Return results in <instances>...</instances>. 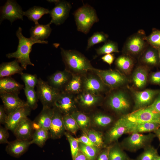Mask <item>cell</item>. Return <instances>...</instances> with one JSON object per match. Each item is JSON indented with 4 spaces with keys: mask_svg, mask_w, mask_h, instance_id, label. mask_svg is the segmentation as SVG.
<instances>
[{
    "mask_svg": "<svg viewBox=\"0 0 160 160\" xmlns=\"http://www.w3.org/2000/svg\"><path fill=\"white\" fill-rule=\"evenodd\" d=\"M31 144V140L17 139L9 142L6 146V151L10 155L18 158L25 153Z\"/></svg>",
    "mask_w": 160,
    "mask_h": 160,
    "instance_id": "603a6c76",
    "label": "cell"
},
{
    "mask_svg": "<svg viewBox=\"0 0 160 160\" xmlns=\"http://www.w3.org/2000/svg\"><path fill=\"white\" fill-rule=\"evenodd\" d=\"M7 129L1 126L0 127V144L8 143L9 133Z\"/></svg>",
    "mask_w": 160,
    "mask_h": 160,
    "instance_id": "f907efd6",
    "label": "cell"
},
{
    "mask_svg": "<svg viewBox=\"0 0 160 160\" xmlns=\"http://www.w3.org/2000/svg\"><path fill=\"white\" fill-rule=\"evenodd\" d=\"M63 120L65 130L76 135L80 128L71 114L63 115Z\"/></svg>",
    "mask_w": 160,
    "mask_h": 160,
    "instance_id": "7bdbcfd3",
    "label": "cell"
},
{
    "mask_svg": "<svg viewBox=\"0 0 160 160\" xmlns=\"http://www.w3.org/2000/svg\"><path fill=\"white\" fill-rule=\"evenodd\" d=\"M16 60L2 63L0 65V78L10 77L15 74H21L24 69Z\"/></svg>",
    "mask_w": 160,
    "mask_h": 160,
    "instance_id": "4316f807",
    "label": "cell"
},
{
    "mask_svg": "<svg viewBox=\"0 0 160 160\" xmlns=\"http://www.w3.org/2000/svg\"><path fill=\"white\" fill-rule=\"evenodd\" d=\"M111 145L103 148L99 153L97 160H109Z\"/></svg>",
    "mask_w": 160,
    "mask_h": 160,
    "instance_id": "681fc988",
    "label": "cell"
},
{
    "mask_svg": "<svg viewBox=\"0 0 160 160\" xmlns=\"http://www.w3.org/2000/svg\"><path fill=\"white\" fill-rule=\"evenodd\" d=\"M128 87L131 92L134 101L132 112L146 108L151 105L159 90V89H149L138 90L133 88L129 85Z\"/></svg>",
    "mask_w": 160,
    "mask_h": 160,
    "instance_id": "9c48e42d",
    "label": "cell"
},
{
    "mask_svg": "<svg viewBox=\"0 0 160 160\" xmlns=\"http://www.w3.org/2000/svg\"><path fill=\"white\" fill-rule=\"evenodd\" d=\"M21 78L24 82L25 87L34 88L38 82L39 79L37 76L35 74H31L23 72L21 74Z\"/></svg>",
    "mask_w": 160,
    "mask_h": 160,
    "instance_id": "f6af8a7d",
    "label": "cell"
},
{
    "mask_svg": "<svg viewBox=\"0 0 160 160\" xmlns=\"http://www.w3.org/2000/svg\"><path fill=\"white\" fill-rule=\"evenodd\" d=\"M32 122L28 117L21 121L13 132L17 139L29 140L32 137L33 130Z\"/></svg>",
    "mask_w": 160,
    "mask_h": 160,
    "instance_id": "d4e9b609",
    "label": "cell"
},
{
    "mask_svg": "<svg viewBox=\"0 0 160 160\" xmlns=\"http://www.w3.org/2000/svg\"><path fill=\"white\" fill-rule=\"evenodd\" d=\"M118 142L111 145L109 160H135L130 158Z\"/></svg>",
    "mask_w": 160,
    "mask_h": 160,
    "instance_id": "4dcf8cb0",
    "label": "cell"
},
{
    "mask_svg": "<svg viewBox=\"0 0 160 160\" xmlns=\"http://www.w3.org/2000/svg\"><path fill=\"white\" fill-rule=\"evenodd\" d=\"M73 160H88L86 157L79 151L77 155Z\"/></svg>",
    "mask_w": 160,
    "mask_h": 160,
    "instance_id": "11a10c76",
    "label": "cell"
},
{
    "mask_svg": "<svg viewBox=\"0 0 160 160\" xmlns=\"http://www.w3.org/2000/svg\"><path fill=\"white\" fill-rule=\"evenodd\" d=\"M82 87V82L80 76L72 74L64 91L71 94L77 93L80 92Z\"/></svg>",
    "mask_w": 160,
    "mask_h": 160,
    "instance_id": "d590c367",
    "label": "cell"
},
{
    "mask_svg": "<svg viewBox=\"0 0 160 160\" xmlns=\"http://www.w3.org/2000/svg\"><path fill=\"white\" fill-rule=\"evenodd\" d=\"M149 45L158 49H160V30L153 28L151 33L146 36Z\"/></svg>",
    "mask_w": 160,
    "mask_h": 160,
    "instance_id": "ee69618b",
    "label": "cell"
},
{
    "mask_svg": "<svg viewBox=\"0 0 160 160\" xmlns=\"http://www.w3.org/2000/svg\"><path fill=\"white\" fill-rule=\"evenodd\" d=\"M73 14L77 30L85 34L89 32L93 24L99 21L95 10L88 4H84Z\"/></svg>",
    "mask_w": 160,
    "mask_h": 160,
    "instance_id": "277c9868",
    "label": "cell"
},
{
    "mask_svg": "<svg viewBox=\"0 0 160 160\" xmlns=\"http://www.w3.org/2000/svg\"><path fill=\"white\" fill-rule=\"evenodd\" d=\"M128 134V128L124 125L118 119L104 135L105 145L107 146L118 142L119 138L122 135Z\"/></svg>",
    "mask_w": 160,
    "mask_h": 160,
    "instance_id": "ac0fdd59",
    "label": "cell"
},
{
    "mask_svg": "<svg viewBox=\"0 0 160 160\" xmlns=\"http://www.w3.org/2000/svg\"><path fill=\"white\" fill-rule=\"evenodd\" d=\"M158 52L159 60L160 63V49H158Z\"/></svg>",
    "mask_w": 160,
    "mask_h": 160,
    "instance_id": "6f0895ef",
    "label": "cell"
},
{
    "mask_svg": "<svg viewBox=\"0 0 160 160\" xmlns=\"http://www.w3.org/2000/svg\"><path fill=\"white\" fill-rule=\"evenodd\" d=\"M151 69L139 64L133 69L130 76V82L133 88L138 90H143L148 82V79Z\"/></svg>",
    "mask_w": 160,
    "mask_h": 160,
    "instance_id": "7c38bea8",
    "label": "cell"
},
{
    "mask_svg": "<svg viewBox=\"0 0 160 160\" xmlns=\"http://www.w3.org/2000/svg\"><path fill=\"white\" fill-rule=\"evenodd\" d=\"M49 23L47 24L42 25L39 23L32 27L30 30V37L38 41H44L49 36L52 31Z\"/></svg>",
    "mask_w": 160,
    "mask_h": 160,
    "instance_id": "83f0119b",
    "label": "cell"
},
{
    "mask_svg": "<svg viewBox=\"0 0 160 160\" xmlns=\"http://www.w3.org/2000/svg\"><path fill=\"white\" fill-rule=\"evenodd\" d=\"M26 101L28 106L31 109L34 110L37 107L38 97L36 91L34 88H29L25 87L23 88Z\"/></svg>",
    "mask_w": 160,
    "mask_h": 160,
    "instance_id": "ab89813d",
    "label": "cell"
},
{
    "mask_svg": "<svg viewBox=\"0 0 160 160\" xmlns=\"http://www.w3.org/2000/svg\"><path fill=\"white\" fill-rule=\"evenodd\" d=\"M128 86L111 90L107 93L105 100L106 105L117 116L118 119L133 111L134 101Z\"/></svg>",
    "mask_w": 160,
    "mask_h": 160,
    "instance_id": "6da1fadb",
    "label": "cell"
},
{
    "mask_svg": "<svg viewBox=\"0 0 160 160\" xmlns=\"http://www.w3.org/2000/svg\"><path fill=\"white\" fill-rule=\"evenodd\" d=\"M36 86L38 99L43 107H53L55 102L61 92L51 86L47 82L44 81L41 78L39 79Z\"/></svg>",
    "mask_w": 160,
    "mask_h": 160,
    "instance_id": "30bf717a",
    "label": "cell"
},
{
    "mask_svg": "<svg viewBox=\"0 0 160 160\" xmlns=\"http://www.w3.org/2000/svg\"><path fill=\"white\" fill-rule=\"evenodd\" d=\"M60 48L65 70L72 75H80L94 69L90 61L81 53L75 50Z\"/></svg>",
    "mask_w": 160,
    "mask_h": 160,
    "instance_id": "7a4b0ae2",
    "label": "cell"
},
{
    "mask_svg": "<svg viewBox=\"0 0 160 160\" xmlns=\"http://www.w3.org/2000/svg\"><path fill=\"white\" fill-rule=\"evenodd\" d=\"M84 132L95 147L101 149L106 146L105 144L104 135L102 132L93 129H88Z\"/></svg>",
    "mask_w": 160,
    "mask_h": 160,
    "instance_id": "836d02e7",
    "label": "cell"
},
{
    "mask_svg": "<svg viewBox=\"0 0 160 160\" xmlns=\"http://www.w3.org/2000/svg\"><path fill=\"white\" fill-rule=\"evenodd\" d=\"M65 91L60 92L54 106L63 115L71 114L75 108L74 100L71 95Z\"/></svg>",
    "mask_w": 160,
    "mask_h": 160,
    "instance_id": "5bb4252c",
    "label": "cell"
},
{
    "mask_svg": "<svg viewBox=\"0 0 160 160\" xmlns=\"http://www.w3.org/2000/svg\"><path fill=\"white\" fill-rule=\"evenodd\" d=\"M24 12L16 1L8 0L0 8V23L5 19L9 20L11 23L14 21L23 20Z\"/></svg>",
    "mask_w": 160,
    "mask_h": 160,
    "instance_id": "8fae6325",
    "label": "cell"
},
{
    "mask_svg": "<svg viewBox=\"0 0 160 160\" xmlns=\"http://www.w3.org/2000/svg\"><path fill=\"white\" fill-rule=\"evenodd\" d=\"M76 138L79 143L87 145L95 146L88 137L85 134L78 138Z\"/></svg>",
    "mask_w": 160,
    "mask_h": 160,
    "instance_id": "816d5d0a",
    "label": "cell"
},
{
    "mask_svg": "<svg viewBox=\"0 0 160 160\" xmlns=\"http://www.w3.org/2000/svg\"><path fill=\"white\" fill-rule=\"evenodd\" d=\"M31 109L28 106L20 108L7 114L5 123V127L13 132L21 121L29 115Z\"/></svg>",
    "mask_w": 160,
    "mask_h": 160,
    "instance_id": "e0dca14e",
    "label": "cell"
},
{
    "mask_svg": "<svg viewBox=\"0 0 160 160\" xmlns=\"http://www.w3.org/2000/svg\"><path fill=\"white\" fill-rule=\"evenodd\" d=\"M139 64L150 69L160 66L158 49L149 45L138 58Z\"/></svg>",
    "mask_w": 160,
    "mask_h": 160,
    "instance_id": "ffe728a7",
    "label": "cell"
},
{
    "mask_svg": "<svg viewBox=\"0 0 160 160\" xmlns=\"http://www.w3.org/2000/svg\"><path fill=\"white\" fill-rule=\"evenodd\" d=\"M148 82L160 87V70L150 72L149 75Z\"/></svg>",
    "mask_w": 160,
    "mask_h": 160,
    "instance_id": "7dc6e473",
    "label": "cell"
},
{
    "mask_svg": "<svg viewBox=\"0 0 160 160\" xmlns=\"http://www.w3.org/2000/svg\"><path fill=\"white\" fill-rule=\"evenodd\" d=\"M135 62V59L129 55L122 54L116 59L115 64L117 69L129 77L134 69Z\"/></svg>",
    "mask_w": 160,
    "mask_h": 160,
    "instance_id": "cb8c5ba5",
    "label": "cell"
},
{
    "mask_svg": "<svg viewBox=\"0 0 160 160\" xmlns=\"http://www.w3.org/2000/svg\"><path fill=\"white\" fill-rule=\"evenodd\" d=\"M53 112V108L43 107L40 113L32 122L33 130L43 128L49 131Z\"/></svg>",
    "mask_w": 160,
    "mask_h": 160,
    "instance_id": "7402d4cb",
    "label": "cell"
},
{
    "mask_svg": "<svg viewBox=\"0 0 160 160\" xmlns=\"http://www.w3.org/2000/svg\"><path fill=\"white\" fill-rule=\"evenodd\" d=\"M101 95H96L84 91L77 97L79 103L82 106L91 107L98 103L102 100Z\"/></svg>",
    "mask_w": 160,
    "mask_h": 160,
    "instance_id": "f1b7e54d",
    "label": "cell"
},
{
    "mask_svg": "<svg viewBox=\"0 0 160 160\" xmlns=\"http://www.w3.org/2000/svg\"><path fill=\"white\" fill-rule=\"evenodd\" d=\"M71 115L77 122L79 127L83 131L87 129L90 124L89 118L85 114L77 111H74Z\"/></svg>",
    "mask_w": 160,
    "mask_h": 160,
    "instance_id": "74e56055",
    "label": "cell"
},
{
    "mask_svg": "<svg viewBox=\"0 0 160 160\" xmlns=\"http://www.w3.org/2000/svg\"><path fill=\"white\" fill-rule=\"evenodd\" d=\"M118 119L127 127L135 124L146 122L160 124V114L147 107L133 111Z\"/></svg>",
    "mask_w": 160,
    "mask_h": 160,
    "instance_id": "52a82bcc",
    "label": "cell"
},
{
    "mask_svg": "<svg viewBox=\"0 0 160 160\" xmlns=\"http://www.w3.org/2000/svg\"><path fill=\"white\" fill-rule=\"evenodd\" d=\"M79 151L83 153L88 160H96L101 150L95 146L87 145L79 143Z\"/></svg>",
    "mask_w": 160,
    "mask_h": 160,
    "instance_id": "8d00e7d4",
    "label": "cell"
},
{
    "mask_svg": "<svg viewBox=\"0 0 160 160\" xmlns=\"http://www.w3.org/2000/svg\"><path fill=\"white\" fill-rule=\"evenodd\" d=\"M55 5L50 10L49 14L51 19L49 23L59 25L64 23L68 17L72 7L70 3L64 0H59Z\"/></svg>",
    "mask_w": 160,
    "mask_h": 160,
    "instance_id": "4fadbf2b",
    "label": "cell"
},
{
    "mask_svg": "<svg viewBox=\"0 0 160 160\" xmlns=\"http://www.w3.org/2000/svg\"><path fill=\"white\" fill-rule=\"evenodd\" d=\"M117 121L112 116L103 113H98L93 117V121L98 127L105 128L112 126Z\"/></svg>",
    "mask_w": 160,
    "mask_h": 160,
    "instance_id": "d6a6232c",
    "label": "cell"
},
{
    "mask_svg": "<svg viewBox=\"0 0 160 160\" xmlns=\"http://www.w3.org/2000/svg\"><path fill=\"white\" fill-rule=\"evenodd\" d=\"M147 107L152 111L160 114V89L153 102Z\"/></svg>",
    "mask_w": 160,
    "mask_h": 160,
    "instance_id": "c3c4849f",
    "label": "cell"
},
{
    "mask_svg": "<svg viewBox=\"0 0 160 160\" xmlns=\"http://www.w3.org/2000/svg\"><path fill=\"white\" fill-rule=\"evenodd\" d=\"M96 51L98 55L119 52L117 43L110 40H108L102 46L96 49Z\"/></svg>",
    "mask_w": 160,
    "mask_h": 160,
    "instance_id": "f35d334b",
    "label": "cell"
},
{
    "mask_svg": "<svg viewBox=\"0 0 160 160\" xmlns=\"http://www.w3.org/2000/svg\"><path fill=\"white\" fill-rule=\"evenodd\" d=\"M51 123L49 129L50 137L59 139L64 135L65 129L63 120V114L54 107Z\"/></svg>",
    "mask_w": 160,
    "mask_h": 160,
    "instance_id": "d6986e66",
    "label": "cell"
},
{
    "mask_svg": "<svg viewBox=\"0 0 160 160\" xmlns=\"http://www.w3.org/2000/svg\"><path fill=\"white\" fill-rule=\"evenodd\" d=\"M48 9L40 6H34L24 12L23 15L26 16L28 19L33 21L35 24L39 23L38 20L44 15L49 13Z\"/></svg>",
    "mask_w": 160,
    "mask_h": 160,
    "instance_id": "1f68e13d",
    "label": "cell"
},
{
    "mask_svg": "<svg viewBox=\"0 0 160 160\" xmlns=\"http://www.w3.org/2000/svg\"><path fill=\"white\" fill-rule=\"evenodd\" d=\"M64 135L69 143L71 155L73 160L77 156L79 151V143L76 138L73 137L69 133L65 132Z\"/></svg>",
    "mask_w": 160,
    "mask_h": 160,
    "instance_id": "bcb514c9",
    "label": "cell"
},
{
    "mask_svg": "<svg viewBox=\"0 0 160 160\" xmlns=\"http://www.w3.org/2000/svg\"><path fill=\"white\" fill-rule=\"evenodd\" d=\"M86 78L82 82L84 91L96 95L108 92L111 90L97 76Z\"/></svg>",
    "mask_w": 160,
    "mask_h": 160,
    "instance_id": "9a60e30c",
    "label": "cell"
},
{
    "mask_svg": "<svg viewBox=\"0 0 160 160\" xmlns=\"http://www.w3.org/2000/svg\"><path fill=\"white\" fill-rule=\"evenodd\" d=\"M50 137L49 130L43 128H40L35 130L31 140V144H35L39 147H42L47 140Z\"/></svg>",
    "mask_w": 160,
    "mask_h": 160,
    "instance_id": "e575fe53",
    "label": "cell"
},
{
    "mask_svg": "<svg viewBox=\"0 0 160 160\" xmlns=\"http://www.w3.org/2000/svg\"><path fill=\"white\" fill-rule=\"evenodd\" d=\"M22 30V28L19 27L16 33L19 41L17 50L13 52L6 54V56L8 58H15L21 64V67L24 69L26 70L28 65L34 66L29 57L33 45L36 43L47 44L48 42L45 40H36L31 37L26 38L23 35Z\"/></svg>",
    "mask_w": 160,
    "mask_h": 160,
    "instance_id": "3957f363",
    "label": "cell"
},
{
    "mask_svg": "<svg viewBox=\"0 0 160 160\" xmlns=\"http://www.w3.org/2000/svg\"><path fill=\"white\" fill-rule=\"evenodd\" d=\"M155 137L154 133L144 134L134 132L129 134L120 143L124 150L135 152L151 145Z\"/></svg>",
    "mask_w": 160,
    "mask_h": 160,
    "instance_id": "ba28073f",
    "label": "cell"
},
{
    "mask_svg": "<svg viewBox=\"0 0 160 160\" xmlns=\"http://www.w3.org/2000/svg\"><path fill=\"white\" fill-rule=\"evenodd\" d=\"M24 85L10 77L0 78V92L18 94Z\"/></svg>",
    "mask_w": 160,
    "mask_h": 160,
    "instance_id": "484cf974",
    "label": "cell"
},
{
    "mask_svg": "<svg viewBox=\"0 0 160 160\" xmlns=\"http://www.w3.org/2000/svg\"><path fill=\"white\" fill-rule=\"evenodd\" d=\"M144 31L139 30L126 40L123 45V54L129 55L135 59L138 58L149 45L146 39Z\"/></svg>",
    "mask_w": 160,
    "mask_h": 160,
    "instance_id": "8992f818",
    "label": "cell"
},
{
    "mask_svg": "<svg viewBox=\"0 0 160 160\" xmlns=\"http://www.w3.org/2000/svg\"><path fill=\"white\" fill-rule=\"evenodd\" d=\"M92 71L111 90L127 87L130 82L129 77L117 69L103 70L94 68Z\"/></svg>",
    "mask_w": 160,
    "mask_h": 160,
    "instance_id": "5b68a950",
    "label": "cell"
},
{
    "mask_svg": "<svg viewBox=\"0 0 160 160\" xmlns=\"http://www.w3.org/2000/svg\"><path fill=\"white\" fill-rule=\"evenodd\" d=\"M155 160H160V156L159 155L156 158Z\"/></svg>",
    "mask_w": 160,
    "mask_h": 160,
    "instance_id": "680465c9",
    "label": "cell"
},
{
    "mask_svg": "<svg viewBox=\"0 0 160 160\" xmlns=\"http://www.w3.org/2000/svg\"><path fill=\"white\" fill-rule=\"evenodd\" d=\"M143 152L135 160H155L159 155L157 150L151 145L143 149Z\"/></svg>",
    "mask_w": 160,
    "mask_h": 160,
    "instance_id": "b9f144b4",
    "label": "cell"
},
{
    "mask_svg": "<svg viewBox=\"0 0 160 160\" xmlns=\"http://www.w3.org/2000/svg\"><path fill=\"white\" fill-rule=\"evenodd\" d=\"M72 76V74L65 70L57 71L48 77L47 82L51 86L61 92L64 90Z\"/></svg>",
    "mask_w": 160,
    "mask_h": 160,
    "instance_id": "44dd1931",
    "label": "cell"
},
{
    "mask_svg": "<svg viewBox=\"0 0 160 160\" xmlns=\"http://www.w3.org/2000/svg\"><path fill=\"white\" fill-rule=\"evenodd\" d=\"M108 35L103 32L94 33L88 40L87 50L95 44L101 42L105 43L108 41Z\"/></svg>",
    "mask_w": 160,
    "mask_h": 160,
    "instance_id": "60d3db41",
    "label": "cell"
},
{
    "mask_svg": "<svg viewBox=\"0 0 160 160\" xmlns=\"http://www.w3.org/2000/svg\"><path fill=\"white\" fill-rule=\"evenodd\" d=\"M160 127L159 124L146 122L135 124L127 128L129 129V134L134 132L141 134L153 133Z\"/></svg>",
    "mask_w": 160,
    "mask_h": 160,
    "instance_id": "f546056e",
    "label": "cell"
},
{
    "mask_svg": "<svg viewBox=\"0 0 160 160\" xmlns=\"http://www.w3.org/2000/svg\"><path fill=\"white\" fill-rule=\"evenodd\" d=\"M101 59L104 62L111 66L115 60V57L113 53L108 54L102 56Z\"/></svg>",
    "mask_w": 160,
    "mask_h": 160,
    "instance_id": "f5cc1de1",
    "label": "cell"
},
{
    "mask_svg": "<svg viewBox=\"0 0 160 160\" xmlns=\"http://www.w3.org/2000/svg\"><path fill=\"white\" fill-rule=\"evenodd\" d=\"M7 116V114L4 109L3 105L0 106V123L2 124H5Z\"/></svg>",
    "mask_w": 160,
    "mask_h": 160,
    "instance_id": "db71d44e",
    "label": "cell"
},
{
    "mask_svg": "<svg viewBox=\"0 0 160 160\" xmlns=\"http://www.w3.org/2000/svg\"><path fill=\"white\" fill-rule=\"evenodd\" d=\"M153 133L155 134L156 137L158 139L159 142V145H160V127Z\"/></svg>",
    "mask_w": 160,
    "mask_h": 160,
    "instance_id": "9f6ffc18",
    "label": "cell"
},
{
    "mask_svg": "<svg viewBox=\"0 0 160 160\" xmlns=\"http://www.w3.org/2000/svg\"><path fill=\"white\" fill-rule=\"evenodd\" d=\"M0 97L7 114L20 108L28 106L26 102L21 99L18 94L0 92Z\"/></svg>",
    "mask_w": 160,
    "mask_h": 160,
    "instance_id": "2e32d148",
    "label": "cell"
}]
</instances>
